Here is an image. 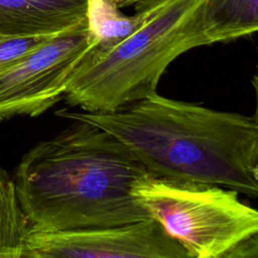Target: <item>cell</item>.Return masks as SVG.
Here are the masks:
<instances>
[{
	"mask_svg": "<svg viewBox=\"0 0 258 258\" xmlns=\"http://www.w3.org/2000/svg\"><path fill=\"white\" fill-rule=\"evenodd\" d=\"M120 140L157 177L213 183L258 195V120L157 92L113 112L59 110Z\"/></svg>",
	"mask_w": 258,
	"mask_h": 258,
	"instance_id": "cell-1",
	"label": "cell"
},
{
	"mask_svg": "<svg viewBox=\"0 0 258 258\" xmlns=\"http://www.w3.org/2000/svg\"><path fill=\"white\" fill-rule=\"evenodd\" d=\"M25 153L13 178L32 229L69 231L148 219L132 186L148 173L109 132L82 120Z\"/></svg>",
	"mask_w": 258,
	"mask_h": 258,
	"instance_id": "cell-2",
	"label": "cell"
},
{
	"mask_svg": "<svg viewBox=\"0 0 258 258\" xmlns=\"http://www.w3.org/2000/svg\"><path fill=\"white\" fill-rule=\"evenodd\" d=\"M203 0H159L127 37L96 44L80 61L63 100L86 112H113L156 92L167 67L180 54L209 45L201 20Z\"/></svg>",
	"mask_w": 258,
	"mask_h": 258,
	"instance_id": "cell-3",
	"label": "cell"
},
{
	"mask_svg": "<svg viewBox=\"0 0 258 258\" xmlns=\"http://www.w3.org/2000/svg\"><path fill=\"white\" fill-rule=\"evenodd\" d=\"M132 196L189 258L258 256V212L235 189L146 173Z\"/></svg>",
	"mask_w": 258,
	"mask_h": 258,
	"instance_id": "cell-4",
	"label": "cell"
},
{
	"mask_svg": "<svg viewBox=\"0 0 258 258\" xmlns=\"http://www.w3.org/2000/svg\"><path fill=\"white\" fill-rule=\"evenodd\" d=\"M97 43L87 19L51 36L0 75V121L38 116L61 100L73 72Z\"/></svg>",
	"mask_w": 258,
	"mask_h": 258,
	"instance_id": "cell-5",
	"label": "cell"
},
{
	"mask_svg": "<svg viewBox=\"0 0 258 258\" xmlns=\"http://www.w3.org/2000/svg\"><path fill=\"white\" fill-rule=\"evenodd\" d=\"M27 258H189L153 219L69 231L30 228Z\"/></svg>",
	"mask_w": 258,
	"mask_h": 258,
	"instance_id": "cell-6",
	"label": "cell"
},
{
	"mask_svg": "<svg viewBox=\"0 0 258 258\" xmlns=\"http://www.w3.org/2000/svg\"><path fill=\"white\" fill-rule=\"evenodd\" d=\"M91 0H0V34L54 35L88 19Z\"/></svg>",
	"mask_w": 258,
	"mask_h": 258,
	"instance_id": "cell-7",
	"label": "cell"
},
{
	"mask_svg": "<svg viewBox=\"0 0 258 258\" xmlns=\"http://www.w3.org/2000/svg\"><path fill=\"white\" fill-rule=\"evenodd\" d=\"M201 20L210 44L251 35L258 29V0H203Z\"/></svg>",
	"mask_w": 258,
	"mask_h": 258,
	"instance_id": "cell-8",
	"label": "cell"
},
{
	"mask_svg": "<svg viewBox=\"0 0 258 258\" xmlns=\"http://www.w3.org/2000/svg\"><path fill=\"white\" fill-rule=\"evenodd\" d=\"M30 228L14 180L0 166V258H27Z\"/></svg>",
	"mask_w": 258,
	"mask_h": 258,
	"instance_id": "cell-9",
	"label": "cell"
},
{
	"mask_svg": "<svg viewBox=\"0 0 258 258\" xmlns=\"http://www.w3.org/2000/svg\"><path fill=\"white\" fill-rule=\"evenodd\" d=\"M159 0H147L136 5L134 15H125L112 0H91L88 24L97 44L115 43L134 32L148 18Z\"/></svg>",
	"mask_w": 258,
	"mask_h": 258,
	"instance_id": "cell-10",
	"label": "cell"
},
{
	"mask_svg": "<svg viewBox=\"0 0 258 258\" xmlns=\"http://www.w3.org/2000/svg\"><path fill=\"white\" fill-rule=\"evenodd\" d=\"M51 36L53 35L11 36L0 34V75L9 71Z\"/></svg>",
	"mask_w": 258,
	"mask_h": 258,
	"instance_id": "cell-11",
	"label": "cell"
},
{
	"mask_svg": "<svg viewBox=\"0 0 258 258\" xmlns=\"http://www.w3.org/2000/svg\"><path fill=\"white\" fill-rule=\"evenodd\" d=\"M119 8H125V7H129V6H133V5H138L142 2H145L147 0H112Z\"/></svg>",
	"mask_w": 258,
	"mask_h": 258,
	"instance_id": "cell-12",
	"label": "cell"
}]
</instances>
